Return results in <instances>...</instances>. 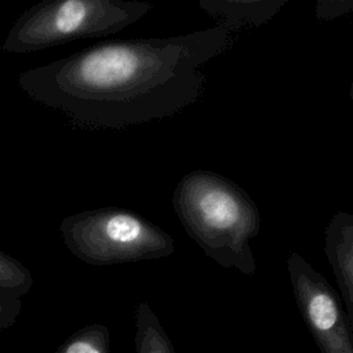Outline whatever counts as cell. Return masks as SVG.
<instances>
[{"label": "cell", "instance_id": "3957f363", "mask_svg": "<svg viewBox=\"0 0 353 353\" xmlns=\"http://www.w3.org/2000/svg\"><path fill=\"white\" fill-rule=\"evenodd\" d=\"M152 10L146 1L43 0L14 22L1 51L28 54L79 39L114 34Z\"/></svg>", "mask_w": 353, "mask_h": 353}, {"label": "cell", "instance_id": "9c48e42d", "mask_svg": "<svg viewBox=\"0 0 353 353\" xmlns=\"http://www.w3.org/2000/svg\"><path fill=\"white\" fill-rule=\"evenodd\" d=\"M32 281V274L28 268L0 250V288L23 294L30 288Z\"/></svg>", "mask_w": 353, "mask_h": 353}, {"label": "cell", "instance_id": "30bf717a", "mask_svg": "<svg viewBox=\"0 0 353 353\" xmlns=\"http://www.w3.org/2000/svg\"><path fill=\"white\" fill-rule=\"evenodd\" d=\"M99 342H101L99 336L94 338V341L88 339L85 336L76 338L66 346L63 353H105V350Z\"/></svg>", "mask_w": 353, "mask_h": 353}, {"label": "cell", "instance_id": "7a4b0ae2", "mask_svg": "<svg viewBox=\"0 0 353 353\" xmlns=\"http://www.w3.org/2000/svg\"><path fill=\"white\" fill-rule=\"evenodd\" d=\"M172 207L189 237L208 258L245 276L255 273L250 241L259 233L261 216L239 185L221 174L196 170L176 183Z\"/></svg>", "mask_w": 353, "mask_h": 353}, {"label": "cell", "instance_id": "52a82bcc", "mask_svg": "<svg viewBox=\"0 0 353 353\" xmlns=\"http://www.w3.org/2000/svg\"><path fill=\"white\" fill-rule=\"evenodd\" d=\"M288 0H201L199 7L229 33L270 21Z\"/></svg>", "mask_w": 353, "mask_h": 353}, {"label": "cell", "instance_id": "6da1fadb", "mask_svg": "<svg viewBox=\"0 0 353 353\" xmlns=\"http://www.w3.org/2000/svg\"><path fill=\"white\" fill-rule=\"evenodd\" d=\"M232 44L221 26L163 39L102 41L30 68L19 87L81 128L121 130L179 113L204 91L203 66Z\"/></svg>", "mask_w": 353, "mask_h": 353}, {"label": "cell", "instance_id": "8992f818", "mask_svg": "<svg viewBox=\"0 0 353 353\" xmlns=\"http://www.w3.org/2000/svg\"><path fill=\"white\" fill-rule=\"evenodd\" d=\"M325 256L336 277L353 332V214L338 211L325 228Z\"/></svg>", "mask_w": 353, "mask_h": 353}, {"label": "cell", "instance_id": "ba28073f", "mask_svg": "<svg viewBox=\"0 0 353 353\" xmlns=\"http://www.w3.org/2000/svg\"><path fill=\"white\" fill-rule=\"evenodd\" d=\"M137 352L138 353H175L174 346L159 319L145 302L137 309Z\"/></svg>", "mask_w": 353, "mask_h": 353}, {"label": "cell", "instance_id": "5b68a950", "mask_svg": "<svg viewBox=\"0 0 353 353\" xmlns=\"http://www.w3.org/2000/svg\"><path fill=\"white\" fill-rule=\"evenodd\" d=\"M292 294L321 353H353V332L341 298L327 279L298 252L287 258Z\"/></svg>", "mask_w": 353, "mask_h": 353}, {"label": "cell", "instance_id": "8fae6325", "mask_svg": "<svg viewBox=\"0 0 353 353\" xmlns=\"http://www.w3.org/2000/svg\"><path fill=\"white\" fill-rule=\"evenodd\" d=\"M350 98H352V102H353V80H352V84H350Z\"/></svg>", "mask_w": 353, "mask_h": 353}, {"label": "cell", "instance_id": "277c9868", "mask_svg": "<svg viewBox=\"0 0 353 353\" xmlns=\"http://www.w3.org/2000/svg\"><path fill=\"white\" fill-rule=\"evenodd\" d=\"M65 247L77 259L109 266L174 254V239L146 218L120 207L72 214L59 225Z\"/></svg>", "mask_w": 353, "mask_h": 353}, {"label": "cell", "instance_id": "7c38bea8", "mask_svg": "<svg viewBox=\"0 0 353 353\" xmlns=\"http://www.w3.org/2000/svg\"><path fill=\"white\" fill-rule=\"evenodd\" d=\"M350 14L353 15V0H352V10H350Z\"/></svg>", "mask_w": 353, "mask_h": 353}]
</instances>
